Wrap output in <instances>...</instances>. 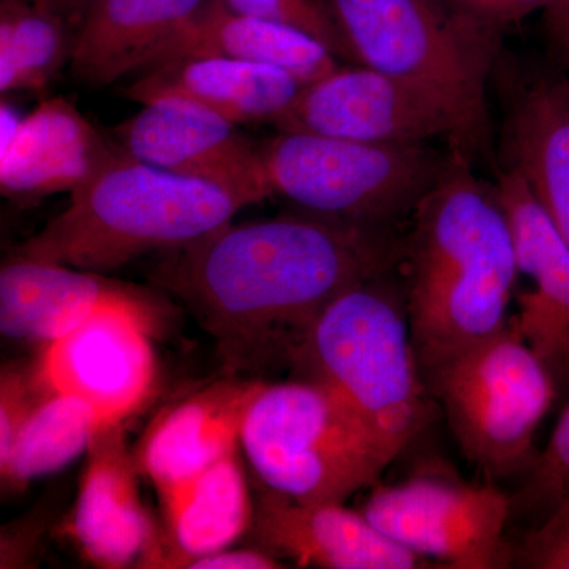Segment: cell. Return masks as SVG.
Segmentation results:
<instances>
[{
  "label": "cell",
  "mask_w": 569,
  "mask_h": 569,
  "mask_svg": "<svg viewBox=\"0 0 569 569\" xmlns=\"http://www.w3.org/2000/svg\"><path fill=\"white\" fill-rule=\"evenodd\" d=\"M244 208L213 183L168 173L121 149L18 257L99 274L141 254L193 244L228 227Z\"/></svg>",
  "instance_id": "3957f363"
},
{
  "label": "cell",
  "mask_w": 569,
  "mask_h": 569,
  "mask_svg": "<svg viewBox=\"0 0 569 569\" xmlns=\"http://www.w3.org/2000/svg\"><path fill=\"white\" fill-rule=\"evenodd\" d=\"M253 538L277 559L298 567L329 569H415L426 559L397 545L342 503H299L263 488L254 505Z\"/></svg>",
  "instance_id": "2e32d148"
},
{
  "label": "cell",
  "mask_w": 569,
  "mask_h": 569,
  "mask_svg": "<svg viewBox=\"0 0 569 569\" xmlns=\"http://www.w3.org/2000/svg\"><path fill=\"white\" fill-rule=\"evenodd\" d=\"M542 14L553 61L560 69H569V0H552Z\"/></svg>",
  "instance_id": "1f68e13d"
},
{
  "label": "cell",
  "mask_w": 569,
  "mask_h": 569,
  "mask_svg": "<svg viewBox=\"0 0 569 569\" xmlns=\"http://www.w3.org/2000/svg\"><path fill=\"white\" fill-rule=\"evenodd\" d=\"M36 372L21 367H3L0 377V463L9 458L22 426L44 396Z\"/></svg>",
  "instance_id": "83f0119b"
},
{
  "label": "cell",
  "mask_w": 569,
  "mask_h": 569,
  "mask_svg": "<svg viewBox=\"0 0 569 569\" xmlns=\"http://www.w3.org/2000/svg\"><path fill=\"white\" fill-rule=\"evenodd\" d=\"M460 451L488 478L529 470L535 437L556 400V383L508 323L503 331L427 377Z\"/></svg>",
  "instance_id": "ba28073f"
},
{
  "label": "cell",
  "mask_w": 569,
  "mask_h": 569,
  "mask_svg": "<svg viewBox=\"0 0 569 569\" xmlns=\"http://www.w3.org/2000/svg\"><path fill=\"white\" fill-rule=\"evenodd\" d=\"M569 500V402L550 433L548 445L529 468V481L520 503L539 509L545 518Z\"/></svg>",
  "instance_id": "4316f807"
},
{
  "label": "cell",
  "mask_w": 569,
  "mask_h": 569,
  "mask_svg": "<svg viewBox=\"0 0 569 569\" xmlns=\"http://www.w3.org/2000/svg\"><path fill=\"white\" fill-rule=\"evenodd\" d=\"M88 455L67 535L96 567L121 569L138 560L160 567L162 542L142 507L140 468L127 447L122 422L103 427Z\"/></svg>",
  "instance_id": "9a60e30c"
},
{
  "label": "cell",
  "mask_w": 569,
  "mask_h": 569,
  "mask_svg": "<svg viewBox=\"0 0 569 569\" xmlns=\"http://www.w3.org/2000/svg\"><path fill=\"white\" fill-rule=\"evenodd\" d=\"M449 149L436 186L413 213L407 313L422 377L507 328L519 268L496 187Z\"/></svg>",
  "instance_id": "7a4b0ae2"
},
{
  "label": "cell",
  "mask_w": 569,
  "mask_h": 569,
  "mask_svg": "<svg viewBox=\"0 0 569 569\" xmlns=\"http://www.w3.org/2000/svg\"><path fill=\"white\" fill-rule=\"evenodd\" d=\"M263 385L219 381L153 419L134 459L160 497L238 451L247 413Z\"/></svg>",
  "instance_id": "e0dca14e"
},
{
  "label": "cell",
  "mask_w": 569,
  "mask_h": 569,
  "mask_svg": "<svg viewBox=\"0 0 569 569\" xmlns=\"http://www.w3.org/2000/svg\"><path fill=\"white\" fill-rule=\"evenodd\" d=\"M234 123L182 99H159L116 130L121 149L142 163L198 179L238 197L246 206L272 198L260 146Z\"/></svg>",
  "instance_id": "4fadbf2b"
},
{
  "label": "cell",
  "mask_w": 569,
  "mask_h": 569,
  "mask_svg": "<svg viewBox=\"0 0 569 569\" xmlns=\"http://www.w3.org/2000/svg\"><path fill=\"white\" fill-rule=\"evenodd\" d=\"M511 500L492 485H471L438 475H417L378 486L362 512L381 533L422 559L449 568L507 567L505 529Z\"/></svg>",
  "instance_id": "30bf717a"
},
{
  "label": "cell",
  "mask_w": 569,
  "mask_h": 569,
  "mask_svg": "<svg viewBox=\"0 0 569 569\" xmlns=\"http://www.w3.org/2000/svg\"><path fill=\"white\" fill-rule=\"evenodd\" d=\"M238 13L250 14L305 32L320 41L332 56L348 66H358L353 51L328 0H223Z\"/></svg>",
  "instance_id": "484cf974"
},
{
  "label": "cell",
  "mask_w": 569,
  "mask_h": 569,
  "mask_svg": "<svg viewBox=\"0 0 569 569\" xmlns=\"http://www.w3.org/2000/svg\"><path fill=\"white\" fill-rule=\"evenodd\" d=\"M121 148L108 144L66 99L44 100L0 146V190L14 201L41 200L91 181Z\"/></svg>",
  "instance_id": "ac0fdd59"
},
{
  "label": "cell",
  "mask_w": 569,
  "mask_h": 569,
  "mask_svg": "<svg viewBox=\"0 0 569 569\" xmlns=\"http://www.w3.org/2000/svg\"><path fill=\"white\" fill-rule=\"evenodd\" d=\"M492 81L501 107L498 168L526 179L569 246V77L503 51Z\"/></svg>",
  "instance_id": "7c38bea8"
},
{
  "label": "cell",
  "mask_w": 569,
  "mask_h": 569,
  "mask_svg": "<svg viewBox=\"0 0 569 569\" xmlns=\"http://www.w3.org/2000/svg\"><path fill=\"white\" fill-rule=\"evenodd\" d=\"M107 426L111 422L84 400L44 392L18 433L9 458L0 463L3 488L22 490L33 479L61 470L88 451Z\"/></svg>",
  "instance_id": "cb8c5ba5"
},
{
  "label": "cell",
  "mask_w": 569,
  "mask_h": 569,
  "mask_svg": "<svg viewBox=\"0 0 569 569\" xmlns=\"http://www.w3.org/2000/svg\"><path fill=\"white\" fill-rule=\"evenodd\" d=\"M523 567L569 569V500L542 518L519 549Z\"/></svg>",
  "instance_id": "f1b7e54d"
},
{
  "label": "cell",
  "mask_w": 569,
  "mask_h": 569,
  "mask_svg": "<svg viewBox=\"0 0 569 569\" xmlns=\"http://www.w3.org/2000/svg\"><path fill=\"white\" fill-rule=\"evenodd\" d=\"M204 0H100L73 36L70 70L92 88L148 69Z\"/></svg>",
  "instance_id": "7402d4cb"
},
{
  "label": "cell",
  "mask_w": 569,
  "mask_h": 569,
  "mask_svg": "<svg viewBox=\"0 0 569 569\" xmlns=\"http://www.w3.org/2000/svg\"><path fill=\"white\" fill-rule=\"evenodd\" d=\"M279 132H301L376 144H426L443 138L471 162L496 159L447 103L410 82L365 66L339 67L302 86L274 122Z\"/></svg>",
  "instance_id": "9c48e42d"
},
{
  "label": "cell",
  "mask_w": 569,
  "mask_h": 569,
  "mask_svg": "<svg viewBox=\"0 0 569 569\" xmlns=\"http://www.w3.org/2000/svg\"><path fill=\"white\" fill-rule=\"evenodd\" d=\"M468 20L505 31L508 26L545 10L552 0H443Z\"/></svg>",
  "instance_id": "f546056e"
},
{
  "label": "cell",
  "mask_w": 569,
  "mask_h": 569,
  "mask_svg": "<svg viewBox=\"0 0 569 569\" xmlns=\"http://www.w3.org/2000/svg\"><path fill=\"white\" fill-rule=\"evenodd\" d=\"M241 447L266 489L299 503H343L388 467L347 408L313 380L264 383Z\"/></svg>",
  "instance_id": "52a82bcc"
},
{
  "label": "cell",
  "mask_w": 569,
  "mask_h": 569,
  "mask_svg": "<svg viewBox=\"0 0 569 569\" xmlns=\"http://www.w3.org/2000/svg\"><path fill=\"white\" fill-rule=\"evenodd\" d=\"M187 58H227L276 67L288 71L301 86L340 67L339 59L307 33L238 13L223 0H204L157 52L148 69Z\"/></svg>",
  "instance_id": "ffe728a7"
},
{
  "label": "cell",
  "mask_w": 569,
  "mask_h": 569,
  "mask_svg": "<svg viewBox=\"0 0 569 569\" xmlns=\"http://www.w3.org/2000/svg\"><path fill=\"white\" fill-rule=\"evenodd\" d=\"M496 174L519 274L531 282L509 325L548 369L559 399L569 400V246L518 171L500 167Z\"/></svg>",
  "instance_id": "5bb4252c"
},
{
  "label": "cell",
  "mask_w": 569,
  "mask_h": 569,
  "mask_svg": "<svg viewBox=\"0 0 569 569\" xmlns=\"http://www.w3.org/2000/svg\"><path fill=\"white\" fill-rule=\"evenodd\" d=\"M73 39L61 17L32 0L0 2V91H40L70 62Z\"/></svg>",
  "instance_id": "d4e9b609"
},
{
  "label": "cell",
  "mask_w": 569,
  "mask_h": 569,
  "mask_svg": "<svg viewBox=\"0 0 569 569\" xmlns=\"http://www.w3.org/2000/svg\"><path fill=\"white\" fill-rule=\"evenodd\" d=\"M39 6L47 7L54 11L58 17L69 24V28H80L81 22L88 17L89 11L100 2V0H32Z\"/></svg>",
  "instance_id": "d6a6232c"
},
{
  "label": "cell",
  "mask_w": 569,
  "mask_h": 569,
  "mask_svg": "<svg viewBox=\"0 0 569 569\" xmlns=\"http://www.w3.org/2000/svg\"><path fill=\"white\" fill-rule=\"evenodd\" d=\"M301 82L288 71L227 58H187L142 71L122 96L138 103L182 99L224 121L274 123L288 110Z\"/></svg>",
  "instance_id": "d6986e66"
},
{
  "label": "cell",
  "mask_w": 569,
  "mask_h": 569,
  "mask_svg": "<svg viewBox=\"0 0 569 569\" xmlns=\"http://www.w3.org/2000/svg\"><path fill=\"white\" fill-rule=\"evenodd\" d=\"M389 230L301 212L228 224L163 253L153 279L212 337L228 372L260 369L296 350L326 306L391 263Z\"/></svg>",
  "instance_id": "6da1fadb"
},
{
  "label": "cell",
  "mask_w": 569,
  "mask_h": 569,
  "mask_svg": "<svg viewBox=\"0 0 569 569\" xmlns=\"http://www.w3.org/2000/svg\"><path fill=\"white\" fill-rule=\"evenodd\" d=\"M130 293L97 272L17 257L0 271V329L47 346Z\"/></svg>",
  "instance_id": "44dd1931"
},
{
  "label": "cell",
  "mask_w": 569,
  "mask_h": 569,
  "mask_svg": "<svg viewBox=\"0 0 569 569\" xmlns=\"http://www.w3.org/2000/svg\"><path fill=\"white\" fill-rule=\"evenodd\" d=\"M193 569H276L282 561L263 549L219 550L190 561Z\"/></svg>",
  "instance_id": "4dcf8cb0"
},
{
  "label": "cell",
  "mask_w": 569,
  "mask_h": 569,
  "mask_svg": "<svg viewBox=\"0 0 569 569\" xmlns=\"http://www.w3.org/2000/svg\"><path fill=\"white\" fill-rule=\"evenodd\" d=\"M272 197L332 222L389 230L413 217L443 174L449 152L279 132L260 146Z\"/></svg>",
  "instance_id": "8992f818"
},
{
  "label": "cell",
  "mask_w": 569,
  "mask_h": 569,
  "mask_svg": "<svg viewBox=\"0 0 569 569\" xmlns=\"http://www.w3.org/2000/svg\"><path fill=\"white\" fill-rule=\"evenodd\" d=\"M160 498L167 520L162 567L187 568L252 527L254 507L238 451Z\"/></svg>",
  "instance_id": "603a6c76"
},
{
  "label": "cell",
  "mask_w": 569,
  "mask_h": 569,
  "mask_svg": "<svg viewBox=\"0 0 569 569\" xmlns=\"http://www.w3.org/2000/svg\"><path fill=\"white\" fill-rule=\"evenodd\" d=\"M149 318L137 295L104 306L44 346L36 377L47 392L84 400L111 425L146 402L156 383Z\"/></svg>",
  "instance_id": "8fae6325"
},
{
  "label": "cell",
  "mask_w": 569,
  "mask_h": 569,
  "mask_svg": "<svg viewBox=\"0 0 569 569\" xmlns=\"http://www.w3.org/2000/svg\"><path fill=\"white\" fill-rule=\"evenodd\" d=\"M328 2L358 66L432 93L462 116L493 157L488 88L503 31L468 20L443 0Z\"/></svg>",
  "instance_id": "5b68a950"
},
{
  "label": "cell",
  "mask_w": 569,
  "mask_h": 569,
  "mask_svg": "<svg viewBox=\"0 0 569 569\" xmlns=\"http://www.w3.org/2000/svg\"><path fill=\"white\" fill-rule=\"evenodd\" d=\"M291 361L347 408L388 466L425 422V383L407 307L381 277L326 306Z\"/></svg>",
  "instance_id": "277c9868"
}]
</instances>
